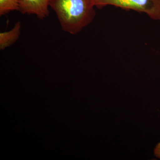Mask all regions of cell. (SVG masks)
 Returning a JSON list of instances; mask_svg holds the SVG:
<instances>
[{
	"mask_svg": "<svg viewBox=\"0 0 160 160\" xmlns=\"http://www.w3.org/2000/svg\"><path fill=\"white\" fill-rule=\"evenodd\" d=\"M21 23L20 22L15 25L10 31L0 33V49L4 50L14 44L19 37L21 33Z\"/></svg>",
	"mask_w": 160,
	"mask_h": 160,
	"instance_id": "277c9868",
	"label": "cell"
},
{
	"mask_svg": "<svg viewBox=\"0 0 160 160\" xmlns=\"http://www.w3.org/2000/svg\"><path fill=\"white\" fill-rule=\"evenodd\" d=\"M95 6L107 5L144 12L152 19L160 21V0H93Z\"/></svg>",
	"mask_w": 160,
	"mask_h": 160,
	"instance_id": "7a4b0ae2",
	"label": "cell"
},
{
	"mask_svg": "<svg viewBox=\"0 0 160 160\" xmlns=\"http://www.w3.org/2000/svg\"><path fill=\"white\" fill-rule=\"evenodd\" d=\"M154 155L156 157L160 159V142L157 144L154 149Z\"/></svg>",
	"mask_w": 160,
	"mask_h": 160,
	"instance_id": "8992f818",
	"label": "cell"
},
{
	"mask_svg": "<svg viewBox=\"0 0 160 160\" xmlns=\"http://www.w3.org/2000/svg\"><path fill=\"white\" fill-rule=\"evenodd\" d=\"M20 0H0V15L8 14L19 9Z\"/></svg>",
	"mask_w": 160,
	"mask_h": 160,
	"instance_id": "5b68a950",
	"label": "cell"
},
{
	"mask_svg": "<svg viewBox=\"0 0 160 160\" xmlns=\"http://www.w3.org/2000/svg\"><path fill=\"white\" fill-rule=\"evenodd\" d=\"M62 29L71 34L78 33L95 16L93 0H49Z\"/></svg>",
	"mask_w": 160,
	"mask_h": 160,
	"instance_id": "6da1fadb",
	"label": "cell"
},
{
	"mask_svg": "<svg viewBox=\"0 0 160 160\" xmlns=\"http://www.w3.org/2000/svg\"><path fill=\"white\" fill-rule=\"evenodd\" d=\"M49 0H20L19 11L43 19L49 15Z\"/></svg>",
	"mask_w": 160,
	"mask_h": 160,
	"instance_id": "3957f363",
	"label": "cell"
}]
</instances>
